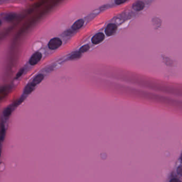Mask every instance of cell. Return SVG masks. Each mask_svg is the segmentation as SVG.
<instances>
[{"label": "cell", "instance_id": "cell-1", "mask_svg": "<svg viewBox=\"0 0 182 182\" xmlns=\"http://www.w3.org/2000/svg\"><path fill=\"white\" fill-rule=\"evenodd\" d=\"M62 44V41L60 39L56 37L51 40L48 43L49 48L51 50H55L60 47Z\"/></svg>", "mask_w": 182, "mask_h": 182}, {"label": "cell", "instance_id": "cell-2", "mask_svg": "<svg viewBox=\"0 0 182 182\" xmlns=\"http://www.w3.org/2000/svg\"><path fill=\"white\" fill-rule=\"evenodd\" d=\"M42 54L40 52H37L32 56L30 59V64L31 65H35L37 64L42 58Z\"/></svg>", "mask_w": 182, "mask_h": 182}, {"label": "cell", "instance_id": "cell-3", "mask_svg": "<svg viewBox=\"0 0 182 182\" xmlns=\"http://www.w3.org/2000/svg\"><path fill=\"white\" fill-rule=\"evenodd\" d=\"M117 30V26L114 24L108 25L105 30V33L107 36H111L114 35Z\"/></svg>", "mask_w": 182, "mask_h": 182}, {"label": "cell", "instance_id": "cell-4", "mask_svg": "<svg viewBox=\"0 0 182 182\" xmlns=\"http://www.w3.org/2000/svg\"><path fill=\"white\" fill-rule=\"evenodd\" d=\"M105 39V35L103 33H99L96 34L95 36L93 37L91 39V41L92 43L95 44H98L99 43L102 42Z\"/></svg>", "mask_w": 182, "mask_h": 182}, {"label": "cell", "instance_id": "cell-5", "mask_svg": "<svg viewBox=\"0 0 182 182\" xmlns=\"http://www.w3.org/2000/svg\"><path fill=\"white\" fill-rule=\"evenodd\" d=\"M133 9L137 11H141L144 8L145 4L142 1H137L133 6Z\"/></svg>", "mask_w": 182, "mask_h": 182}, {"label": "cell", "instance_id": "cell-6", "mask_svg": "<svg viewBox=\"0 0 182 182\" xmlns=\"http://www.w3.org/2000/svg\"><path fill=\"white\" fill-rule=\"evenodd\" d=\"M84 24V21L82 19H79L75 21L72 26V29L73 30H78L80 28H82Z\"/></svg>", "mask_w": 182, "mask_h": 182}, {"label": "cell", "instance_id": "cell-7", "mask_svg": "<svg viewBox=\"0 0 182 182\" xmlns=\"http://www.w3.org/2000/svg\"><path fill=\"white\" fill-rule=\"evenodd\" d=\"M35 87V86L33 85L32 82L29 84H28L27 86L25 88L24 90V94L28 95L30 94L32 91H33Z\"/></svg>", "mask_w": 182, "mask_h": 182}, {"label": "cell", "instance_id": "cell-8", "mask_svg": "<svg viewBox=\"0 0 182 182\" xmlns=\"http://www.w3.org/2000/svg\"><path fill=\"white\" fill-rule=\"evenodd\" d=\"M44 79V76L42 74H40L39 75H37V76H35L34 78V79L33 80V81L32 82V84L36 86V85L40 83V82H41Z\"/></svg>", "mask_w": 182, "mask_h": 182}, {"label": "cell", "instance_id": "cell-9", "mask_svg": "<svg viewBox=\"0 0 182 182\" xmlns=\"http://www.w3.org/2000/svg\"><path fill=\"white\" fill-rule=\"evenodd\" d=\"M81 53H80V52H75L74 54L72 55L69 59H71V60H73V59H78L79 58L81 57Z\"/></svg>", "mask_w": 182, "mask_h": 182}, {"label": "cell", "instance_id": "cell-10", "mask_svg": "<svg viewBox=\"0 0 182 182\" xmlns=\"http://www.w3.org/2000/svg\"><path fill=\"white\" fill-rule=\"evenodd\" d=\"M90 48V47L88 45V44H86L85 46H83L82 47H81V48H80L79 52L80 53H83V52H85L87 51L88 50H89V49Z\"/></svg>", "mask_w": 182, "mask_h": 182}, {"label": "cell", "instance_id": "cell-11", "mask_svg": "<svg viewBox=\"0 0 182 182\" xmlns=\"http://www.w3.org/2000/svg\"><path fill=\"white\" fill-rule=\"evenodd\" d=\"M11 109L9 108V107H8V108H6L5 109V110L4 111V116H9V115L11 114Z\"/></svg>", "mask_w": 182, "mask_h": 182}, {"label": "cell", "instance_id": "cell-12", "mask_svg": "<svg viewBox=\"0 0 182 182\" xmlns=\"http://www.w3.org/2000/svg\"><path fill=\"white\" fill-rule=\"evenodd\" d=\"M15 18V15H13V14H11V15H9L7 16L6 17V19L7 20L10 21V20H12V19Z\"/></svg>", "mask_w": 182, "mask_h": 182}, {"label": "cell", "instance_id": "cell-13", "mask_svg": "<svg viewBox=\"0 0 182 182\" xmlns=\"http://www.w3.org/2000/svg\"><path fill=\"white\" fill-rule=\"evenodd\" d=\"M24 69L21 68V70H20V71H19L18 73H17V74L16 75V78L17 79H18L19 78H20V76L23 75V74L24 73Z\"/></svg>", "mask_w": 182, "mask_h": 182}, {"label": "cell", "instance_id": "cell-14", "mask_svg": "<svg viewBox=\"0 0 182 182\" xmlns=\"http://www.w3.org/2000/svg\"><path fill=\"white\" fill-rule=\"evenodd\" d=\"M177 172L178 173V174H179V175L182 176V166L178 167V168H177Z\"/></svg>", "mask_w": 182, "mask_h": 182}, {"label": "cell", "instance_id": "cell-15", "mask_svg": "<svg viewBox=\"0 0 182 182\" xmlns=\"http://www.w3.org/2000/svg\"><path fill=\"white\" fill-rule=\"evenodd\" d=\"M115 3L117 4V5H120V4H121L122 3H125L126 2V1H122V0H116L115 1Z\"/></svg>", "mask_w": 182, "mask_h": 182}, {"label": "cell", "instance_id": "cell-16", "mask_svg": "<svg viewBox=\"0 0 182 182\" xmlns=\"http://www.w3.org/2000/svg\"><path fill=\"white\" fill-rule=\"evenodd\" d=\"M169 182H182L179 179H177V178H174L170 181Z\"/></svg>", "mask_w": 182, "mask_h": 182}, {"label": "cell", "instance_id": "cell-17", "mask_svg": "<svg viewBox=\"0 0 182 182\" xmlns=\"http://www.w3.org/2000/svg\"><path fill=\"white\" fill-rule=\"evenodd\" d=\"M181 162H182V154H181Z\"/></svg>", "mask_w": 182, "mask_h": 182}]
</instances>
